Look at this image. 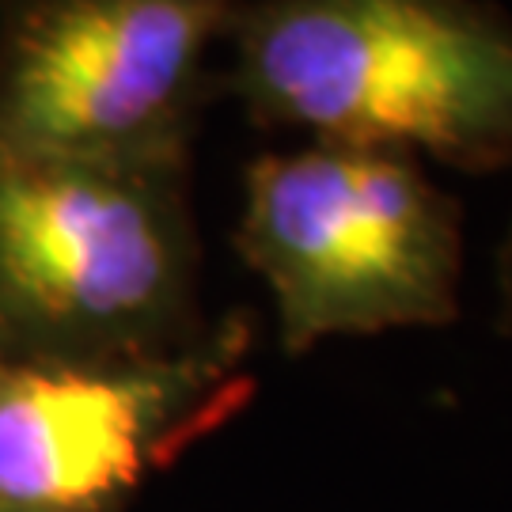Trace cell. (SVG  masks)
Segmentation results:
<instances>
[{"instance_id": "6da1fadb", "label": "cell", "mask_w": 512, "mask_h": 512, "mask_svg": "<svg viewBox=\"0 0 512 512\" xmlns=\"http://www.w3.org/2000/svg\"><path fill=\"white\" fill-rule=\"evenodd\" d=\"M224 42L217 84L255 126L512 164V16L490 0H243Z\"/></svg>"}, {"instance_id": "7a4b0ae2", "label": "cell", "mask_w": 512, "mask_h": 512, "mask_svg": "<svg viewBox=\"0 0 512 512\" xmlns=\"http://www.w3.org/2000/svg\"><path fill=\"white\" fill-rule=\"evenodd\" d=\"M190 167L0 148V346L19 361L156 357L209 334Z\"/></svg>"}, {"instance_id": "3957f363", "label": "cell", "mask_w": 512, "mask_h": 512, "mask_svg": "<svg viewBox=\"0 0 512 512\" xmlns=\"http://www.w3.org/2000/svg\"><path fill=\"white\" fill-rule=\"evenodd\" d=\"M236 251L274 300L289 357L459 315L463 209L403 148L308 141L258 156Z\"/></svg>"}, {"instance_id": "277c9868", "label": "cell", "mask_w": 512, "mask_h": 512, "mask_svg": "<svg viewBox=\"0 0 512 512\" xmlns=\"http://www.w3.org/2000/svg\"><path fill=\"white\" fill-rule=\"evenodd\" d=\"M243 0H0V148L190 167Z\"/></svg>"}, {"instance_id": "5b68a950", "label": "cell", "mask_w": 512, "mask_h": 512, "mask_svg": "<svg viewBox=\"0 0 512 512\" xmlns=\"http://www.w3.org/2000/svg\"><path fill=\"white\" fill-rule=\"evenodd\" d=\"M255 327L228 315L156 357L0 361V512H110L232 414Z\"/></svg>"}, {"instance_id": "8992f818", "label": "cell", "mask_w": 512, "mask_h": 512, "mask_svg": "<svg viewBox=\"0 0 512 512\" xmlns=\"http://www.w3.org/2000/svg\"><path fill=\"white\" fill-rule=\"evenodd\" d=\"M497 330L512 342V224L497 251Z\"/></svg>"}]
</instances>
